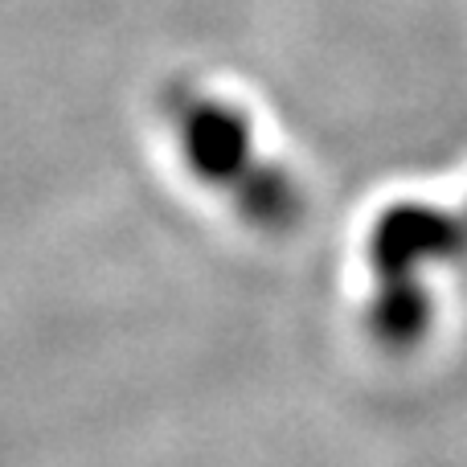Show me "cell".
<instances>
[{
  "label": "cell",
  "instance_id": "1",
  "mask_svg": "<svg viewBox=\"0 0 467 467\" xmlns=\"http://www.w3.org/2000/svg\"><path fill=\"white\" fill-rule=\"evenodd\" d=\"M463 242L467 222L455 213H443L435 205H394L373 226L369 258L381 279H398V275H414L435 258L460 254Z\"/></svg>",
  "mask_w": 467,
  "mask_h": 467
},
{
  "label": "cell",
  "instance_id": "5",
  "mask_svg": "<svg viewBox=\"0 0 467 467\" xmlns=\"http://www.w3.org/2000/svg\"><path fill=\"white\" fill-rule=\"evenodd\" d=\"M463 222H467V218H463Z\"/></svg>",
  "mask_w": 467,
  "mask_h": 467
},
{
  "label": "cell",
  "instance_id": "3",
  "mask_svg": "<svg viewBox=\"0 0 467 467\" xmlns=\"http://www.w3.org/2000/svg\"><path fill=\"white\" fill-rule=\"evenodd\" d=\"M369 328L386 348H414L431 328V296L414 275L381 279V291L369 307Z\"/></svg>",
  "mask_w": 467,
  "mask_h": 467
},
{
  "label": "cell",
  "instance_id": "4",
  "mask_svg": "<svg viewBox=\"0 0 467 467\" xmlns=\"http://www.w3.org/2000/svg\"><path fill=\"white\" fill-rule=\"evenodd\" d=\"M234 197L242 218L258 230H287L304 210L299 185L275 164H250L246 177L234 185Z\"/></svg>",
  "mask_w": 467,
  "mask_h": 467
},
{
  "label": "cell",
  "instance_id": "2",
  "mask_svg": "<svg viewBox=\"0 0 467 467\" xmlns=\"http://www.w3.org/2000/svg\"><path fill=\"white\" fill-rule=\"evenodd\" d=\"M177 140L189 172L205 185L234 189L254 164L250 161V123L242 119V111L218 99H193L177 119Z\"/></svg>",
  "mask_w": 467,
  "mask_h": 467
}]
</instances>
